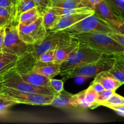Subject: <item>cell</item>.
I'll list each match as a JSON object with an SVG mask.
<instances>
[{"mask_svg":"<svg viewBox=\"0 0 124 124\" xmlns=\"http://www.w3.org/2000/svg\"><path fill=\"white\" fill-rule=\"evenodd\" d=\"M72 37L104 55L124 57V48L111 36L99 33H70Z\"/></svg>","mask_w":124,"mask_h":124,"instance_id":"1","label":"cell"},{"mask_svg":"<svg viewBox=\"0 0 124 124\" xmlns=\"http://www.w3.org/2000/svg\"><path fill=\"white\" fill-rule=\"evenodd\" d=\"M116 57L104 55L96 61L76 67L70 71L60 73L63 81L76 77L94 78L102 71H109L113 67Z\"/></svg>","mask_w":124,"mask_h":124,"instance_id":"2","label":"cell"},{"mask_svg":"<svg viewBox=\"0 0 124 124\" xmlns=\"http://www.w3.org/2000/svg\"><path fill=\"white\" fill-rule=\"evenodd\" d=\"M104 54L79 42L77 48L60 64L61 73L70 71L79 66L96 61Z\"/></svg>","mask_w":124,"mask_h":124,"instance_id":"3","label":"cell"},{"mask_svg":"<svg viewBox=\"0 0 124 124\" xmlns=\"http://www.w3.org/2000/svg\"><path fill=\"white\" fill-rule=\"evenodd\" d=\"M4 39L2 52L15 54L19 58L31 51L33 46L24 42L18 33V24L11 23L4 27Z\"/></svg>","mask_w":124,"mask_h":124,"instance_id":"4","label":"cell"},{"mask_svg":"<svg viewBox=\"0 0 124 124\" xmlns=\"http://www.w3.org/2000/svg\"><path fill=\"white\" fill-rule=\"evenodd\" d=\"M0 76L2 86L27 93L43 94H54L56 93L50 87H36L24 81L18 71L15 69V67Z\"/></svg>","mask_w":124,"mask_h":124,"instance_id":"5","label":"cell"},{"mask_svg":"<svg viewBox=\"0 0 124 124\" xmlns=\"http://www.w3.org/2000/svg\"><path fill=\"white\" fill-rule=\"evenodd\" d=\"M64 31L70 33H99L107 35L110 33L116 32L112 25L101 19L94 13L65 29Z\"/></svg>","mask_w":124,"mask_h":124,"instance_id":"6","label":"cell"},{"mask_svg":"<svg viewBox=\"0 0 124 124\" xmlns=\"http://www.w3.org/2000/svg\"><path fill=\"white\" fill-rule=\"evenodd\" d=\"M1 93L16 104L31 105H50L54 98V94L27 93L5 86H2Z\"/></svg>","mask_w":124,"mask_h":124,"instance_id":"7","label":"cell"},{"mask_svg":"<svg viewBox=\"0 0 124 124\" xmlns=\"http://www.w3.org/2000/svg\"><path fill=\"white\" fill-rule=\"evenodd\" d=\"M47 33V29L44 26L42 16L29 25L18 26V33L20 38L24 42L31 46L42 41Z\"/></svg>","mask_w":124,"mask_h":124,"instance_id":"8","label":"cell"},{"mask_svg":"<svg viewBox=\"0 0 124 124\" xmlns=\"http://www.w3.org/2000/svg\"><path fill=\"white\" fill-rule=\"evenodd\" d=\"M93 9L94 10L96 15L112 26L124 21L114 12L105 0H102L97 4L94 6Z\"/></svg>","mask_w":124,"mask_h":124,"instance_id":"9","label":"cell"},{"mask_svg":"<svg viewBox=\"0 0 124 124\" xmlns=\"http://www.w3.org/2000/svg\"><path fill=\"white\" fill-rule=\"evenodd\" d=\"M79 41L70 35L69 38L63 42L56 49L54 63L61 64L62 63L70 54L77 48Z\"/></svg>","mask_w":124,"mask_h":124,"instance_id":"10","label":"cell"},{"mask_svg":"<svg viewBox=\"0 0 124 124\" xmlns=\"http://www.w3.org/2000/svg\"><path fill=\"white\" fill-rule=\"evenodd\" d=\"M29 71L41 74L51 79L58 75H60V64L54 62L42 63L37 62L33 64Z\"/></svg>","mask_w":124,"mask_h":124,"instance_id":"11","label":"cell"},{"mask_svg":"<svg viewBox=\"0 0 124 124\" xmlns=\"http://www.w3.org/2000/svg\"><path fill=\"white\" fill-rule=\"evenodd\" d=\"M91 13H78V14L71 15L62 17L56 24L53 26V28L47 31H59L64 30L65 29L72 26L74 24H76L80 21L82 20L84 18H87L88 16L91 15Z\"/></svg>","mask_w":124,"mask_h":124,"instance_id":"12","label":"cell"},{"mask_svg":"<svg viewBox=\"0 0 124 124\" xmlns=\"http://www.w3.org/2000/svg\"><path fill=\"white\" fill-rule=\"evenodd\" d=\"M18 73L24 81L33 85L36 87H50V79L41 74L29 71Z\"/></svg>","mask_w":124,"mask_h":124,"instance_id":"13","label":"cell"},{"mask_svg":"<svg viewBox=\"0 0 124 124\" xmlns=\"http://www.w3.org/2000/svg\"><path fill=\"white\" fill-rule=\"evenodd\" d=\"M94 81L100 82L106 90L116 91L123 85L122 82L115 78L108 71H102L94 78Z\"/></svg>","mask_w":124,"mask_h":124,"instance_id":"14","label":"cell"},{"mask_svg":"<svg viewBox=\"0 0 124 124\" xmlns=\"http://www.w3.org/2000/svg\"><path fill=\"white\" fill-rule=\"evenodd\" d=\"M19 57L6 52H0V75L15 67Z\"/></svg>","mask_w":124,"mask_h":124,"instance_id":"15","label":"cell"},{"mask_svg":"<svg viewBox=\"0 0 124 124\" xmlns=\"http://www.w3.org/2000/svg\"><path fill=\"white\" fill-rule=\"evenodd\" d=\"M41 14L36 7L22 13L18 19V26H25L36 21Z\"/></svg>","mask_w":124,"mask_h":124,"instance_id":"16","label":"cell"},{"mask_svg":"<svg viewBox=\"0 0 124 124\" xmlns=\"http://www.w3.org/2000/svg\"><path fill=\"white\" fill-rule=\"evenodd\" d=\"M73 94L63 90L54 94V98L51 102V106L57 108H65L70 106V100Z\"/></svg>","mask_w":124,"mask_h":124,"instance_id":"17","label":"cell"},{"mask_svg":"<svg viewBox=\"0 0 124 124\" xmlns=\"http://www.w3.org/2000/svg\"><path fill=\"white\" fill-rule=\"evenodd\" d=\"M42 17L44 26L47 30H49L53 28L57 22L61 18L52 7H49L45 12Z\"/></svg>","mask_w":124,"mask_h":124,"instance_id":"18","label":"cell"},{"mask_svg":"<svg viewBox=\"0 0 124 124\" xmlns=\"http://www.w3.org/2000/svg\"><path fill=\"white\" fill-rule=\"evenodd\" d=\"M108 71L124 84V57H116L113 66Z\"/></svg>","mask_w":124,"mask_h":124,"instance_id":"19","label":"cell"},{"mask_svg":"<svg viewBox=\"0 0 124 124\" xmlns=\"http://www.w3.org/2000/svg\"><path fill=\"white\" fill-rule=\"evenodd\" d=\"M55 10L57 14L61 17L71 15L78 14V13H88L91 14H94V11L92 8L88 7H80V8H64L60 7H52Z\"/></svg>","mask_w":124,"mask_h":124,"instance_id":"20","label":"cell"},{"mask_svg":"<svg viewBox=\"0 0 124 124\" xmlns=\"http://www.w3.org/2000/svg\"><path fill=\"white\" fill-rule=\"evenodd\" d=\"M60 7L64 8H75L85 6L81 0H52L50 7Z\"/></svg>","mask_w":124,"mask_h":124,"instance_id":"21","label":"cell"},{"mask_svg":"<svg viewBox=\"0 0 124 124\" xmlns=\"http://www.w3.org/2000/svg\"><path fill=\"white\" fill-rule=\"evenodd\" d=\"M11 23L18 24L15 20V10L0 7V26L5 27Z\"/></svg>","mask_w":124,"mask_h":124,"instance_id":"22","label":"cell"},{"mask_svg":"<svg viewBox=\"0 0 124 124\" xmlns=\"http://www.w3.org/2000/svg\"><path fill=\"white\" fill-rule=\"evenodd\" d=\"M98 98V93L96 92L92 86L90 85L87 89L84 90V99L87 107L90 109H94L98 107L97 104Z\"/></svg>","mask_w":124,"mask_h":124,"instance_id":"23","label":"cell"},{"mask_svg":"<svg viewBox=\"0 0 124 124\" xmlns=\"http://www.w3.org/2000/svg\"><path fill=\"white\" fill-rule=\"evenodd\" d=\"M36 7L33 0H21L18 1L15 9V20L18 23V19L22 13Z\"/></svg>","mask_w":124,"mask_h":124,"instance_id":"24","label":"cell"},{"mask_svg":"<svg viewBox=\"0 0 124 124\" xmlns=\"http://www.w3.org/2000/svg\"><path fill=\"white\" fill-rule=\"evenodd\" d=\"M114 12L124 21V0H105Z\"/></svg>","mask_w":124,"mask_h":124,"instance_id":"25","label":"cell"},{"mask_svg":"<svg viewBox=\"0 0 124 124\" xmlns=\"http://www.w3.org/2000/svg\"><path fill=\"white\" fill-rule=\"evenodd\" d=\"M124 105V97L117 94L115 92L108 100L102 103V106L110 108L111 107H116Z\"/></svg>","mask_w":124,"mask_h":124,"instance_id":"26","label":"cell"},{"mask_svg":"<svg viewBox=\"0 0 124 124\" xmlns=\"http://www.w3.org/2000/svg\"><path fill=\"white\" fill-rule=\"evenodd\" d=\"M70 105L73 107H81L83 108H88L84 99V90L73 94L70 100Z\"/></svg>","mask_w":124,"mask_h":124,"instance_id":"27","label":"cell"},{"mask_svg":"<svg viewBox=\"0 0 124 124\" xmlns=\"http://www.w3.org/2000/svg\"><path fill=\"white\" fill-rule=\"evenodd\" d=\"M56 49V48L51 49L42 53L36 59V62H37L42 63L54 62V59H55Z\"/></svg>","mask_w":124,"mask_h":124,"instance_id":"28","label":"cell"},{"mask_svg":"<svg viewBox=\"0 0 124 124\" xmlns=\"http://www.w3.org/2000/svg\"><path fill=\"white\" fill-rule=\"evenodd\" d=\"M16 104L14 101L10 99L3 93H0V114L6 112L8 108Z\"/></svg>","mask_w":124,"mask_h":124,"instance_id":"29","label":"cell"},{"mask_svg":"<svg viewBox=\"0 0 124 124\" xmlns=\"http://www.w3.org/2000/svg\"><path fill=\"white\" fill-rule=\"evenodd\" d=\"M41 16L51 6L52 0H33Z\"/></svg>","mask_w":124,"mask_h":124,"instance_id":"30","label":"cell"},{"mask_svg":"<svg viewBox=\"0 0 124 124\" xmlns=\"http://www.w3.org/2000/svg\"><path fill=\"white\" fill-rule=\"evenodd\" d=\"M115 93V91L105 89L102 92L98 93V101H97L98 106H101L102 103L104 102L107 100H108Z\"/></svg>","mask_w":124,"mask_h":124,"instance_id":"31","label":"cell"},{"mask_svg":"<svg viewBox=\"0 0 124 124\" xmlns=\"http://www.w3.org/2000/svg\"><path fill=\"white\" fill-rule=\"evenodd\" d=\"M50 87L56 92L59 93L64 90V82L62 80L54 79H50Z\"/></svg>","mask_w":124,"mask_h":124,"instance_id":"32","label":"cell"},{"mask_svg":"<svg viewBox=\"0 0 124 124\" xmlns=\"http://www.w3.org/2000/svg\"><path fill=\"white\" fill-rule=\"evenodd\" d=\"M18 1V0H0V7L15 10Z\"/></svg>","mask_w":124,"mask_h":124,"instance_id":"33","label":"cell"},{"mask_svg":"<svg viewBox=\"0 0 124 124\" xmlns=\"http://www.w3.org/2000/svg\"><path fill=\"white\" fill-rule=\"evenodd\" d=\"M108 35L111 36L115 40H116L124 48V35L116 32L110 33L108 34Z\"/></svg>","mask_w":124,"mask_h":124,"instance_id":"34","label":"cell"},{"mask_svg":"<svg viewBox=\"0 0 124 124\" xmlns=\"http://www.w3.org/2000/svg\"><path fill=\"white\" fill-rule=\"evenodd\" d=\"M90 86H92L93 88V89H94L96 92H98V93L102 92L103 90H105L104 86H103L100 82H96V81H93V82L90 84Z\"/></svg>","mask_w":124,"mask_h":124,"instance_id":"35","label":"cell"},{"mask_svg":"<svg viewBox=\"0 0 124 124\" xmlns=\"http://www.w3.org/2000/svg\"><path fill=\"white\" fill-rule=\"evenodd\" d=\"M81 1L85 7L93 8L94 6H96L97 4L99 3L102 0H81Z\"/></svg>","mask_w":124,"mask_h":124,"instance_id":"36","label":"cell"},{"mask_svg":"<svg viewBox=\"0 0 124 124\" xmlns=\"http://www.w3.org/2000/svg\"><path fill=\"white\" fill-rule=\"evenodd\" d=\"M113 27L114 29L115 30L116 33H119L122 34L124 35V21H122V22L117 23Z\"/></svg>","mask_w":124,"mask_h":124,"instance_id":"37","label":"cell"},{"mask_svg":"<svg viewBox=\"0 0 124 124\" xmlns=\"http://www.w3.org/2000/svg\"><path fill=\"white\" fill-rule=\"evenodd\" d=\"M110 109L113 110V111H116L119 115L122 116H124V105H119L116 107H111L110 108Z\"/></svg>","mask_w":124,"mask_h":124,"instance_id":"38","label":"cell"},{"mask_svg":"<svg viewBox=\"0 0 124 124\" xmlns=\"http://www.w3.org/2000/svg\"><path fill=\"white\" fill-rule=\"evenodd\" d=\"M4 29L3 31L0 33V52H2V46L4 43Z\"/></svg>","mask_w":124,"mask_h":124,"instance_id":"39","label":"cell"},{"mask_svg":"<svg viewBox=\"0 0 124 124\" xmlns=\"http://www.w3.org/2000/svg\"><path fill=\"white\" fill-rule=\"evenodd\" d=\"M2 87V84H1V76H0V93H1V92Z\"/></svg>","mask_w":124,"mask_h":124,"instance_id":"40","label":"cell"},{"mask_svg":"<svg viewBox=\"0 0 124 124\" xmlns=\"http://www.w3.org/2000/svg\"><path fill=\"white\" fill-rule=\"evenodd\" d=\"M4 29V27H2L0 26V33L3 31V30Z\"/></svg>","mask_w":124,"mask_h":124,"instance_id":"41","label":"cell"},{"mask_svg":"<svg viewBox=\"0 0 124 124\" xmlns=\"http://www.w3.org/2000/svg\"><path fill=\"white\" fill-rule=\"evenodd\" d=\"M18 1H21V0H18Z\"/></svg>","mask_w":124,"mask_h":124,"instance_id":"42","label":"cell"}]
</instances>
